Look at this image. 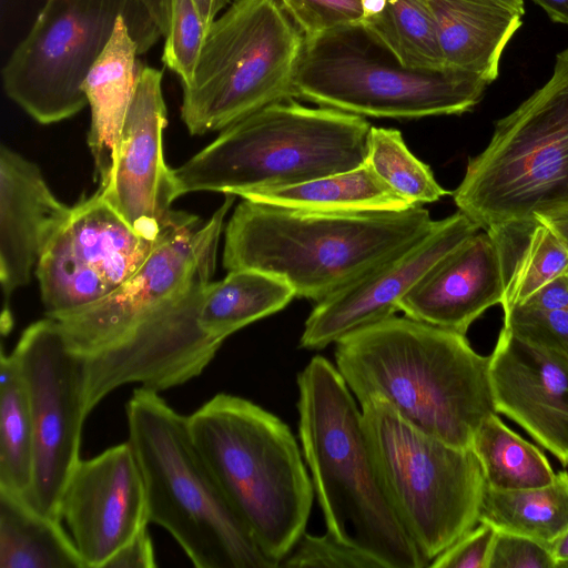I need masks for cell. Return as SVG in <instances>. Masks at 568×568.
<instances>
[{
	"label": "cell",
	"mask_w": 568,
	"mask_h": 568,
	"mask_svg": "<svg viewBox=\"0 0 568 568\" xmlns=\"http://www.w3.org/2000/svg\"><path fill=\"white\" fill-rule=\"evenodd\" d=\"M490 356L464 334L408 316H389L336 342V367L359 404L379 400L416 429L469 448L480 423L497 413Z\"/></svg>",
	"instance_id": "6da1fadb"
},
{
	"label": "cell",
	"mask_w": 568,
	"mask_h": 568,
	"mask_svg": "<svg viewBox=\"0 0 568 568\" xmlns=\"http://www.w3.org/2000/svg\"><path fill=\"white\" fill-rule=\"evenodd\" d=\"M435 223L423 205L333 214L242 200L225 229L223 266L274 275L295 296L318 303L412 246Z\"/></svg>",
	"instance_id": "7a4b0ae2"
},
{
	"label": "cell",
	"mask_w": 568,
	"mask_h": 568,
	"mask_svg": "<svg viewBox=\"0 0 568 568\" xmlns=\"http://www.w3.org/2000/svg\"><path fill=\"white\" fill-rule=\"evenodd\" d=\"M302 453L326 531L384 568L428 561L390 505L367 442L362 409L336 366L314 356L297 377Z\"/></svg>",
	"instance_id": "3957f363"
},
{
	"label": "cell",
	"mask_w": 568,
	"mask_h": 568,
	"mask_svg": "<svg viewBox=\"0 0 568 568\" xmlns=\"http://www.w3.org/2000/svg\"><path fill=\"white\" fill-rule=\"evenodd\" d=\"M227 500L278 567L306 530L312 479L290 427L243 397L217 394L187 416Z\"/></svg>",
	"instance_id": "277c9868"
},
{
	"label": "cell",
	"mask_w": 568,
	"mask_h": 568,
	"mask_svg": "<svg viewBox=\"0 0 568 568\" xmlns=\"http://www.w3.org/2000/svg\"><path fill=\"white\" fill-rule=\"evenodd\" d=\"M125 408L149 523L166 529L197 568L278 567L227 500L191 437L187 417L145 387L133 392Z\"/></svg>",
	"instance_id": "5b68a950"
},
{
	"label": "cell",
	"mask_w": 568,
	"mask_h": 568,
	"mask_svg": "<svg viewBox=\"0 0 568 568\" xmlns=\"http://www.w3.org/2000/svg\"><path fill=\"white\" fill-rule=\"evenodd\" d=\"M371 128L364 116L333 108L271 103L174 169L180 194L242 196L352 170L366 162Z\"/></svg>",
	"instance_id": "8992f818"
},
{
	"label": "cell",
	"mask_w": 568,
	"mask_h": 568,
	"mask_svg": "<svg viewBox=\"0 0 568 568\" xmlns=\"http://www.w3.org/2000/svg\"><path fill=\"white\" fill-rule=\"evenodd\" d=\"M452 194L487 233L568 209V48L556 54L549 80L496 122Z\"/></svg>",
	"instance_id": "52a82bcc"
},
{
	"label": "cell",
	"mask_w": 568,
	"mask_h": 568,
	"mask_svg": "<svg viewBox=\"0 0 568 568\" xmlns=\"http://www.w3.org/2000/svg\"><path fill=\"white\" fill-rule=\"evenodd\" d=\"M488 85L456 68L404 67L358 21L304 39L293 95L362 116L419 119L468 112Z\"/></svg>",
	"instance_id": "ba28073f"
},
{
	"label": "cell",
	"mask_w": 568,
	"mask_h": 568,
	"mask_svg": "<svg viewBox=\"0 0 568 568\" xmlns=\"http://www.w3.org/2000/svg\"><path fill=\"white\" fill-rule=\"evenodd\" d=\"M304 36L278 0H233L207 30L181 119L192 135L222 131L293 99Z\"/></svg>",
	"instance_id": "9c48e42d"
},
{
	"label": "cell",
	"mask_w": 568,
	"mask_h": 568,
	"mask_svg": "<svg viewBox=\"0 0 568 568\" xmlns=\"http://www.w3.org/2000/svg\"><path fill=\"white\" fill-rule=\"evenodd\" d=\"M361 409L387 498L430 564L479 524L486 487L481 465L471 447H456L416 429L383 402L369 400Z\"/></svg>",
	"instance_id": "30bf717a"
},
{
	"label": "cell",
	"mask_w": 568,
	"mask_h": 568,
	"mask_svg": "<svg viewBox=\"0 0 568 568\" xmlns=\"http://www.w3.org/2000/svg\"><path fill=\"white\" fill-rule=\"evenodd\" d=\"M120 17L139 55L161 39L130 0H47L2 69L8 98L41 124L82 111L88 105L83 82Z\"/></svg>",
	"instance_id": "8fae6325"
},
{
	"label": "cell",
	"mask_w": 568,
	"mask_h": 568,
	"mask_svg": "<svg viewBox=\"0 0 568 568\" xmlns=\"http://www.w3.org/2000/svg\"><path fill=\"white\" fill-rule=\"evenodd\" d=\"M224 195V202L206 222L201 224L194 216L171 231L111 294L52 317L83 367L105 356L191 288L211 281L224 217L235 197Z\"/></svg>",
	"instance_id": "7c38bea8"
},
{
	"label": "cell",
	"mask_w": 568,
	"mask_h": 568,
	"mask_svg": "<svg viewBox=\"0 0 568 568\" xmlns=\"http://www.w3.org/2000/svg\"><path fill=\"white\" fill-rule=\"evenodd\" d=\"M12 354L24 379L34 432L33 478L24 499L61 520V495L81 460L82 425L89 415L83 366L57 321L48 316L22 332Z\"/></svg>",
	"instance_id": "4fadbf2b"
},
{
	"label": "cell",
	"mask_w": 568,
	"mask_h": 568,
	"mask_svg": "<svg viewBox=\"0 0 568 568\" xmlns=\"http://www.w3.org/2000/svg\"><path fill=\"white\" fill-rule=\"evenodd\" d=\"M162 239L135 233L99 190L79 200L36 268L45 315L57 317L104 298L145 263Z\"/></svg>",
	"instance_id": "5bb4252c"
},
{
	"label": "cell",
	"mask_w": 568,
	"mask_h": 568,
	"mask_svg": "<svg viewBox=\"0 0 568 568\" xmlns=\"http://www.w3.org/2000/svg\"><path fill=\"white\" fill-rule=\"evenodd\" d=\"M162 78V70L140 63L110 180L98 189L135 233L152 241L194 216L172 210L181 194L163 154L168 119Z\"/></svg>",
	"instance_id": "9a60e30c"
},
{
	"label": "cell",
	"mask_w": 568,
	"mask_h": 568,
	"mask_svg": "<svg viewBox=\"0 0 568 568\" xmlns=\"http://www.w3.org/2000/svg\"><path fill=\"white\" fill-rule=\"evenodd\" d=\"M59 517L85 568H104L146 527L144 479L129 442L78 463L62 491Z\"/></svg>",
	"instance_id": "2e32d148"
},
{
	"label": "cell",
	"mask_w": 568,
	"mask_h": 568,
	"mask_svg": "<svg viewBox=\"0 0 568 568\" xmlns=\"http://www.w3.org/2000/svg\"><path fill=\"white\" fill-rule=\"evenodd\" d=\"M480 227L463 212L436 220L419 241L363 278L315 303L305 321L300 347L322 349L363 326L393 316L398 301L439 260Z\"/></svg>",
	"instance_id": "e0dca14e"
},
{
	"label": "cell",
	"mask_w": 568,
	"mask_h": 568,
	"mask_svg": "<svg viewBox=\"0 0 568 568\" xmlns=\"http://www.w3.org/2000/svg\"><path fill=\"white\" fill-rule=\"evenodd\" d=\"M489 361L494 406L566 467L568 362L503 326Z\"/></svg>",
	"instance_id": "ac0fdd59"
},
{
	"label": "cell",
	"mask_w": 568,
	"mask_h": 568,
	"mask_svg": "<svg viewBox=\"0 0 568 568\" xmlns=\"http://www.w3.org/2000/svg\"><path fill=\"white\" fill-rule=\"evenodd\" d=\"M72 206L49 187L40 168L9 146L0 148L1 333L13 325L12 293L30 282L45 248L68 221Z\"/></svg>",
	"instance_id": "d6986e66"
},
{
	"label": "cell",
	"mask_w": 568,
	"mask_h": 568,
	"mask_svg": "<svg viewBox=\"0 0 568 568\" xmlns=\"http://www.w3.org/2000/svg\"><path fill=\"white\" fill-rule=\"evenodd\" d=\"M506 272L487 232H477L439 260L398 301L405 316L466 335L486 310L500 304Z\"/></svg>",
	"instance_id": "ffe728a7"
},
{
	"label": "cell",
	"mask_w": 568,
	"mask_h": 568,
	"mask_svg": "<svg viewBox=\"0 0 568 568\" xmlns=\"http://www.w3.org/2000/svg\"><path fill=\"white\" fill-rule=\"evenodd\" d=\"M419 1L433 20L445 64L494 82L523 16L488 0Z\"/></svg>",
	"instance_id": "44dd1931"
},
{
	"label": "cell",
	"mask_w": 568,
	"mask_h": 568,
	"mask_svg": "<svg viewBox=\"0 0 568 568\" xmlns=\"http://www.w3.org/2000/svg\"><path fill=\"white\" fill-rule=\"evenodd\" d=\"M138 55V45L120 17L110 41L83 82L91 111L88 146L98 189L106 186L115 163L121 130L136 85Z\"/></svg>",
	"instance_id": "7402d4cb"
},
{
	"label": "cell",
	"mask_w": 568,
	"mask_h": 568,
	"mask_svg": "<svg viewBox=\"0 0 568 568\" xmlns=\"http://www.w3.org/2000/svg\"><path fill=\"white\" fill-rule=\"evenodd\" d=\"M241 197L295 211L333 214L393 212L416 206L386 185L366 162L348 171L253 191Z\"/></svg>",
	"instance_id": "603a6c76"
},
{
	"label": "cell",
	"mask_w": 568,
	"mask_h": 568,
	"mask_svg": "<svg viewBox=\"0 0 568 568\" xmlns=\"http://www.w3.org/2000/svg\"><path fill=\"white\" fill-rule=\"evenodd\" d=\"M60 521L0 488V568H85Z\"/></svg>",
	"instance_id": "cb8c5ba5"
},
{
	"label": "cell",
	"mask_w": 568,
	"mask_h": 568,
	"mask_svg": "<svg viewBox=\"0 0 568 568\" xmlns=\"http://www.w3.org/2000/svg\"><path fill=\"white\" fill-rule=\"evenodd\" d=\"M294 297L293 288L280 277L252 268L233 270L207 284L199 321L210 336L224 342L244 326L283 310Z\"/></svg>",
	"instance_id": "d4e9b609"
},
{
	"label": "cell",
	"mask_w": 568,
	"mask_h": 568,
	"mask_svg": "<svg viewBox=\"0 0 568 568\" xmlns=\"http://www.w3.org/2000/svg\"><path fill=\"white\" fill-rule=\"evenodd\" d=\"M479 523L550 547L568 530V470L557 473L552 483L535 488L496 490L486 486Z\"/></svg>",
	"instance_id": "484cf974"
},
{
	"label": "cell",
	"mask_w": 568,
	"mask_h": 568,
	"mask_svg": "<svg viewBox=\"0 0 568 568\" xmlns=\"http://www.w3.org/2000/svg\"><path fill=\"white\" fill-rule=\"evenodd\" d=\"M34 432L29 396L14 355L0 359V488L26 498L31 489Z\"/></svg>",
	"instance_id": "4316f807"
},
{
	"label": "cell",
	"mask_w": 568,
	"mask_h": 568,
	"mask_svg": "<svg viewBox=\"0 0 568 568\" xmlns=\"http://www.w3.org/2000/svg\"><path fill=\"white\" fill-rule=\"evenodd\" d=\"M486 486L496 490H518L548 485L556 473L545 454L507 427L497 413L478 426L471 442Z\"/></svg>",
	"instance_id": "83f0119b"
},
{
	"label": "cell",
	"mask_w": 568,
	"mask_h": 568,
	"mask_svg": "<svg viewBox=\"0 0 568 568\" xmlns=\"http://www.w3.org/2000/svg\"><path fill=\"white\" fill-rule=\"evenodd\" d=\"M361 22L407 68H446L433 20L419 0H388L385 10Z\"/></svg>",
	"instance_id": "f1b7e54d"
},
{
	"label": "cell",
	"mask_w": 568,
	"mask_h": 568,
	"mask_svg": "<svg viewBox=\"0 0 568 568\" xmlns=\"http://www.w3.org/2000/svg\"><path fill=\"white\" fill-rule=\"evenodd\" d=\"M366 163L386 185L415 205L450 194L436 181L432 169L408 150L396 129L371 128Z\"/></svg>",
	"instance_id": "f546056e"
},
{
	"label": "cell",
	"mask_w": 568,
	"mask_h": 568,
	"mask_svg": "<svg viewBox=\"0 0 568 568\" xmlns=\"http://www.w3.org/2000/svg\"><path fill=\"white\" fill-rule=\"evenodd\" d=\"M567 270L568 246L554 230L538 221L509 274L503 310L521 304Z\"/></svg>",
	"instance_id": "4dcf8cb0"
},
{
	"label": "cell",
	"mask_w": 568,
	"mask_h": 568,
	"mask_svg": "<svg viewBox=\"0 0 568 568\" xmlns=\"http://www.w3.org/2000/svg\"><path fill=\"white\" fill-rule=\"evenodd\" d=\"M207 28L194 0H171L170 24L162 61L181 81H192Z\"/></svg>",
	"instance_id": "1f68e13d"
},
{
	"label": "cell",
	"mask_w": 568,
	"mask_h": 568,
	"mask_svg": "<svg viewBox=\"0 0 568 568\" xmlns=\"http://www.w3.org/2000/svg\"><path fill=\"white\" fill-rule=\"evenodd\" d=\"M280 567L287 568H384L362 549L339 541L327 531L322 536L303 532Z\"/></svg>",
	"instance_id": "d6a6232c"
},
{
	"label": "cell",
	"mask_w": 568,
	"mask_h": 568,
	"mask_svg": "<svg viewBox=\"0 0 568 568\" xmlns=\"http://www.w3.org/2000/svg\"><path fill=\"white\" fill-rule=\"evenodd\" d=\"M503 326L568 362V311L516 305L504 311Z\"/></svg>",
	"instance_id": "836d02e7"
},
{
	"label": "cell",
	"mask_w": 568,
	"mask_h": 568,
	"mask_svg": "<svg viewBox=\"0 0 568 568\" xmlns=\"http://www.w3.org/2000/svg\"><path fill=\"white\" fill-rule=\"evenodd\" d=\"M304 39L363 19L361 0H278Z\"/></svg>",
	"instance_id": "e575fe53"
},
{
	"label": "cell",
	"mask_w": 568,
	"mask_h": 568,
	"mask_svg": "<svg viewBox=\"0 0 568 568\" xmlns=\"http://www.w3.org/2000/svg\"><path fill=\"white\" fill-rule=\"evenodd\" d=\"M488 568H557L549 546L518 534L497 530Z\"/></svg>",
	"instance_id": "d590c367"
},
{
	"label": "cell",
	"mask_w": 568,
	"mask_h": 568,
	"mask_svg": "<svg viewBox=\"0 0 568 568\" xmlns=\"http://www.w3.org/2000/svg\"><path fill=\"white\" fill-rule=\"evenodd\" d=\"M497 530L487 523H479L447 549L435 557L428 567L434 568H488Z\"/></svg>",
	"instance_id": "8d00e7d4"
},
{
	"label": "cell",
	"mask_w": 568,
	"mask_h": 568,
	"mask_svg": "<svg viewBox=\"0 0 568 568\" xmlns=\"http://www.w3.org/2000/svg\"><path fill=\"white\" fill-rule=\"evenodd\" d=\"M155 566L152 540L145 527L124 545L104 568H153Z\"/></svg>",
	"instance_id": "74e56055"
},
{
	"label": "cell",
	"mask_w": 568,
	"mask_h": 568,
	"mask_svg": "<svg viewBox=\"0 0 568 568\" xmlns=\"http://www.w3.org/2000/svg\"><path fill=\"white\" fill-rule=\"evenodd\" d=\"M140 18L165 38L171 17V0H130Z\"/></svg>",
	"instance_id": "f35d334b"
},
{
	"label": "cell",
	"mask_w": 568,
	"mask_h": 568,
	"mask_svg": "<svg viewBox=\"0 0 568 568\" xmlns=\"http://www.w3.org/2000/svg\"><path fill=\"white\" fill-rule=\"evenodd\" d=\"M537 220L554 230L568 246V209L538 216Z\"/></svg>",
	"instance_id": "ab89813d"
},
{
	"label": "cell",
	"mask_w": 568,
	"mask_h": 568,
	"mask_svg": "<svg viewBox=\"0 0 568 568\" xmlns=\"http://www.w3.org/2000/svg\"><path fill=\"white\" fill-rule=\"evenodd\" d=\"M539 6L552 22L568 26V0H531Z\"/></svg>",
	"instance_id": "60d3db41"
},
{
	"label": "cell",
	"mask_w": 568,
	"mask_h": 568,
	"mask_svg": "<svg viewBox=\"0 0 568 568\" xmlns=\"http://www.w3.org/2000/svg\"><path fill=\"white\" fill-rule=\"evenodd\" d=\"M201 17L209 30L211 24L217 18L221 10L229 7L233 0H194Z\"/></svg>",
	"instance_id": "b9f144b4"
},
{
	"label": "cell",
	"mask_w": 568,
	"mask_h": 568,
	"mask_svg": "<svg viewBox=\"0 0 568 568\" xmlns=\"http://www.w3.org/2000/svg\"><path fill=\"white\" fill-rule=\"evenodd\" d=\"M550 549L557 568H568V530L550 546Z\"/></svg>",
	"instance_id": "7bdbcfd3"
},
{
	"label": "cell",
	"mask_w": 568,
	"mask_h": 568,
	"mask_svg": "<svg viewBox=\"0 0 568 568\" xmlns=\"http://www.w3.org/2000/svg\"><path fill=\"white\" fill-rule=\"evenodd\" d=\"M363 8V19L374 18L381 14L386 6L388 0H361Z\"/></svg>",
	"instance_id": "ee69618b"
},
{
	"label": "cell",
	"mask_w": 568,
	"mask_h": 568,
	"mask_svg": "<svg viewBox=\"0 0 568 568\" xmlns=\"http://www.w3.org/2000/svg\"><path fill=\"white\" fill-rule=\"evenodd\" d=\"M495 3H498L505 8H508L513 11L518 12L519 14H525V2L524 0H488Z\"/></svg>",
	"instance_id": "f6af8a7d"
},
{
	"label": "cell",
	"mask_w": 568,
	"mask_h": 568,
	"mask_svg": "<svg viewBox=\"0 0 568 568\" xmlns=\"http://www.w3.org/2000/svg\"><path fill=\"white\" fill-rule=\"evenodd\" d=\"M564 275H565V277H566V278H567V281H568V270L566 271V273H565Z\"/></svg>",
	"instance_id": "bcb514c9"
},
{
	"label": "cell",
	"mask_w": 568,
	"mask_h": 568,
	"mask_svg": "<svg viewBox=\"0 0 568 568\" xmlns=\"http://www.w3.org/2000/svg\"><path fill=\"white\" fill-rule=\"evenodd\" d=\"M566 468H568V463H567V465H566Z\"/></svg>",
	"instance_id": "7dc6e473"
}]
</instances>
